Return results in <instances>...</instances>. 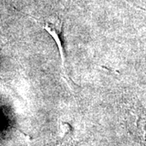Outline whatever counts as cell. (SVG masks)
Returning <instances> with one entry per match:
<instances>
[{
    "instance_id": "6da1fadb",
    "label": "cell",
    "mask_w": 146,
    "mask_h": 146,
    "mask_svg": "<svg viewBox=\"0 0 146 146\" xmlns=\"http://www.w3.org/2000/svg\"><path fill=\"white\" fill-rule=\"evenodd\" d=\"M45 29L53 37L54 42H56L60 55L62 59V66L63 69H65V58H64V53H63V46H62V40H61V33H62V25L59 23V21H52V22H46L45 23Z\"/></svg>"
},
{
    "instance_id": "7a4b0ae2",
    "label": "cell",
    "mask_w": 146,
    "mask_h": 146,
    "mask_svg": "<svg viewBox=\"0 0 146 146\" xmlns=\"http://www.w3.org/2000/svg\"><path fill=\"white\" fill-rule=\"evenodd\" d=\"M56 146H75V142L70 136H65L63 140Z\"/></svg>"
}]
</instances>
